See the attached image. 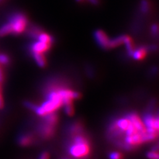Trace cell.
<instances>
[{
  "mask_svg": "<svg viewBox=\"0 0 159 159\" xmlns=\"http://www.w3.org/2000/svg\"><path fill=\"white\" fill-rule=\"evenodd\" d=\"M125 116L131 123L116 143L123 149L132 151L142 144L148 142L147 133L143 120L136 113H129Z\"/></svg>",
  "mask_w": 159,
  "mask_h": 159,
  "instance_id": "6da1fadb",
  "label": "cell"
},
{
  "mask_svg": "<svg viewBox=\"0 0 159 159\" xmlns=\"http://www.w3.org/2000/svg\"><path fill=\"white\" fill-rule=\"evenodd\" d=\"M63 106V101L58 92V88H52L49 90L44 101L41 106H37L34 109L39 116L44 117L48 114L54 113Z\"/></svg>",
  "mask_w": 159,
  "mask_h": 159,
  "instance_id": "7a4b0ae2",
  "label": "cell"
},
{
  "mask_svg": "<svg viewBox=\"0 0 159 159\" xmlns=\"http://www.w3.org/2000/svg\"><path fill=\"white\" fill-rule=\"evenodd\" d=\"M72 136L71 143L68 147V152L73 158L84 159L90 153V143L84 133Z\"/></svg>",
  "mask_w": 159,
  "mask_h": 159,
  "instance_id": "3957f363",
  "label": "cell"
},
{
  "mask_svg": "<svg viewBox=\"0 0 159 159\" xmlns=\"http://www.w3.org/2000/svg\"><path fill=\"white\" fill-rule=\"evenodd\" d=\"M8 22L11 25L12 33L19 34L25 30L27 24V19L23 13L17 12L12 14L9 17Z\"/></svg>",
  "mask_w": 159,
  "mask_h": 159,
  "instance_id": "277c9868",
  "label": "cell"
},
{
  "mask_svg": "<svg viewBox=\"0 0 159 159\" xmlns=\"http://www.w3.org/2000/svg\"><path fill=\"white\" fill-rule=\"evenodd\" d=\"M55 128L56 126L43 121L39 128V132L43 138H51L55 133Z\"/></svg>",
  "mask_w": 159,
  "mask_h": 159,
  "instance_id": "5b68a950",
  "label": "cell"
},
{
  "mask_svg": "<svg viewBox=\"0 0 159 159\" xmlns=\"http://www.w3.org/2000/svg\"><path fill=\"white\" fill-rule=\"evenodd\" d=\"M95 38L97 43L99 44V46L104 48H109V40L106 35V34L101 30H98L95 32Z\"/></svg>",
  "mask_w": 159,
  "mask_h": 159,
  "instance_id": "8992f818",
  "label": "cell"
},
{
  "mask_svg": "<svg viewBox=\"0 0 159 159\" xmlns=\"http://www.w3.org/2000/svg\"><path fill=\"white\" fill-rule=\"evenodd\" d=\"M51 47V44L38 41L32 44L31 47V51L32 53H44L47 52Z\"/></svg>",
  "mask_w": 159,
  "mask_h": 159,
  "instance_id": "52a82bcc",
  "label": "cell"
},
{
  "mask_svg": "<svg viewBox=\"0 0 159 159\" xmlns=\"http://www.w3.org/2000/svg\"><path fill=\"white\" fill-rule=\"evenodd\" d=\"M18 143L22 147H28L33 143V137L29 133L21 134L18 137Z\"/></svg>",
  "mask_w": 159,
  "mask_h": 159,
  "instance_id": "ba28073f",
  "label": "cell"
},
{
  "mask_svg": "<svg viewBox=\"0 0 159 159\" xmlns=\"http://www.w3.org/2000/svg\"><path fill=\"white\" fill-rule=\"evenodd\" d=\"M32 54H33V57L34 59V61H35L39 66L44 68L46 66L47 64L46 59L44 58L43 53H32Z\"/></svg>",
  "mask_w": 159,
  "mask_h": 159,
  "instance_id": "9c48e42d",
  "label": "cell"
},
{
  "mask_svg": "<svg viewBox=\"0 0 159 159\" xmlns=\"http://www.w3.org/2000/svg\"><path fill=\"white\" fill-rule=\"evenodd\" d=\"M12 33V27L9 22L4 23L0 27V37H4L7 34Z\"/></svg>",
  "mask_w": 159,
  "mask_h": 159,
  "instance_id": "30bf717a",
  "label": "cell"
},
{
  "mask_svg": "<svg viewBox=\"0 0 159 159\" xmlns=\"http://www.w3.org/2000/svg\"><path fill=\"white\" fill-rule=\"evenodd\" d=\"M147 54V49L144 47L139 48L136 51H133L132 57L135 60H141L145 57Z\"/></svg>",
  "mask_w": 159,
  "mask_h": 159,
  "instance_id": "8fae6325",
  "label": "cell"
},
{
  "mask_svg": "<svg viewBox=\"0 0 159 159\" xmlns=\"http://www.w3.org/2000/svg\"><path fill=\"white\" fill-rule=\"evenodd\" d=\"M84 132V128L82 125L80 123H74L70 126V133L71 135H76V134L82 133Z\"/></svg>",
  "mask_w": 159,
  "mask_h": 159,
  "instance_id": "7c38bea8",
  "label": "cell"
},
{
  "mask_svg": "<svg viewBox=\"0 0 159 159\" xmlns=\"http://www.w3.org/2000/svg\"><path fill=\"white\" fill-rule=\"evenodd\" d=\"M37 38H38L39 41L49 44H51L53 42V39L47 33H40Z\"/></svg>",
  "mask_w": 159,
  "mask_h": 159,
  "instance_id": "4fadbf2b",
  "label": "cell"
},
{
  "mask_svg": "<svg viewBox=\"0 0 159 159\" xmlns=\"http://www.w3.org/2000/svg\"><path fill=\"white\" fill-rule=\"evenodd\" d=\"M123 39H124V35H122L111 40V41H109V48H116L120 45V44L123 43Z\"/></svg>",
  "mask_w": 159,
  "mask_h": 159,
  "instance_id": "5bb4252c",
  "label": "cell"
},
{
  "mask_svg": "<svg viewBox=\"0 0 159 159\" xmlns=\"http://www.w3.org/2000/svg\"><path fill=\"white\" fill-rule=\"evenodd\" d=\"M64 110L65 113L68 116H72L74 113V108L73 106V103L64 104Z\"/></svg>",
  "mask_w": 159,
  "mask_h": 159,
  "instance_id": "9a60e30c",
  "label": "cell"
},
{
  "mask_svg": "<svg viewBox=\"0 0 159 159\" xmlns=\"http://www.w3.org/2000/svg\"><path fill=\"white\" fill-rule=\"evenodd\" d=\"M10 62V58L4 53H0V64H3V65H7Z\"/></svg>",
  "mask_w": 159,
  "mask_h": 159,
  "instance_id": "2e32d148",
  "label": "cell"
},
{
  "mask_svg": "<svg viewBox=\"0 0 159 159\" xmlns=\"http://www.w3.org/2000/svg\"><path fill=\"white\" fill-rule=\"evenodd\" d=\"M147 157L148 159H158V153L156 150H153L149 151L147 153Z\"/></svg>",
  "mask_w": 159,
  "mask_h": 159,
  "instance_id": "e0dca14e",
  "label": "cell"
},
{
  "mask_svg": "<svg viewBox=\"0 0 159 159\" xmlns=\"http://www.w3.org/2000/svg\"><path fill=\"white\" fill-rule=\"evenodd\" d=\"M109 159H123L122 154L117 151L111 152L110 154H109Z\"/></svg>",
  "mask_w": 159,
  "mask_h": 159,
  "instance_id": "ac0fdd59",
  "label": "cell"
},
{
  "mask_svg": "<svg viewBox=\"0 0 159 159\" xmlns=\"http://www.w3.org/2000/svg\"><path fill=\"white\" fill-rule=\"evenodd\" d=\"M141 9L143 13H147L148 10V2L147 0H143L141 4Z\"/></svg>",
  "mask_w": 159,
  "mask_h": 159,
  "instance_id": "d6986e66",
  "label": "cell"
},
{
  "mask_svg": "<svg viewBox=\"0 0 159 159\" xmlns=\"http://www.w3.org/2000/svg\"><path fill=\"white\" fill-rule=\"evenodd\" d=\"M49 153L48 152H43L41 154V155L39 156V159H49Z\"/></svg>",
  "mask_w": 159,
  "mask_h": 159,
  "instance_id": "ffe728a7",
  "label": "cell"
},
{
  "mask_svg": "<svg viewBox=\"0 0 159 159\" xmlns=\"http://www.w3.org/2000/svg\"><path fill=\"white\" fill-rule=\"evenodd\" d=\"M3 107H4V102H3V99L2 92H1V83H0V109H3Z\"/></svg>",
  "mask_w": 159,
  "mask_h": 159,
  "instance_id": "44dd1931",
  "label": "cell"
},
{
  "mask_svg": "<svg viewBox=\"0 0 159 159\" xmlns=\"http://www.w3.org/2000/svg\"><path fill=\"white\" fill-rule=\"evenodd\" d=\"M76 1L78 2H80L85 1V0H76ZM86 1L89 2V3H91L93 5H98L99 3V0H86Z\"/></svg>",
  "mask_w": 159,
  "mask_h": 159,
  "instance_id": "7402d4cb",
  "label": "cell"
},
{
  "mask_svg": "<svg viewBox=\"0 0 159 159\" xmlns=\"http://www.w3.org/2000/svg\"><path fill=\"white\" fill-rule=\"evenodd\" d=\"M152 32L155 34H158V27L157 25H153L152 27Z\"/></svg>",
  "mask_w": 159,
  "mask_h": 159,
  "instance_id": "603a6c76",
  "label": "cell"
},
{
  "mask_svg": "<svg viewBox=\"0 0 159 159\" xmlns=\"http://www.w3.org/2000/svg\"><path fill=\"white\" fill-rule=\"evenodd\" d=\"M4 80V76H3V73L2 71L1 68H0V83H2Z\"/></svg>",
  "mask_w": 159,
  "mask_h": 159,
  "instance_id": "cb8c5ba5",
  "label": "cell"
},
{
  "mask_svg": "<svg viewBox=\"0 0 159 159\" xmlns=\"http://www.w3.org/2000/svg\"><path fill=\"white\" fill-rule=\"evenodd\" d=\"M1 1H2V0H0V2H1Z\"/></svg>",
  "mask_w": 159,
  "mask_h": 159,
  "instance_id": "d4e9b609",
  "label": "cell"
}]
</instances>
